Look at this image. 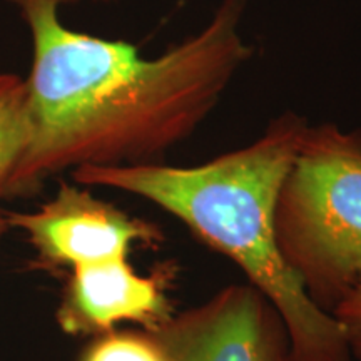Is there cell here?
<instances>
[{
  "mask_svg": "<svg viewBox=\"0 0 361 361\" xmlns=\"http://www.w3.org/2000/svg\"><path fill=\"white\" fill-rule=\"evenodd\" d=\"M274 234L313 303L331 313L361 274V130L306 128L279 191Z\"/></svg>",
  "mask_w": 361,
  "mask_h": 361,
  "instance_id": "cell-3",
  "label": "cell"
},
{
  "mask_svg": "<svg viewBox=\"0 0 361 361\" xmlns=\"http://www.w3.org/2000/svg\"><path fill=\"white\" fill-rule=\"evenodd\" d=\"M32 37L27 142L6 200L80 166L156 162L196 133L252 56L246 0H223L200 32L146 59L134 44L67 27L78 0H7Z\"/></svg>",
  "mask_w": 361,
  "mask_h": 361,
  "instance_id": "cell-1",
  "label": "cell"
},
{
  "mask_svg": "<svg viewBox=\"0 0 361 361\" xmlns=\"http://www.w3.org/2000/svg\"><path fill=\"white\" fill-rule=\"evenodd\" d=\"M168 361H293L286 328L251 284H233L154 329Z\"/></svg>",
  "mask_w": 361,
  "mask_h": 361,
  "instance_id": "cell-5",
  "label": "cell"
},
{
  "mask_svg": "<svg viewBox=\"0 0 361 361\" xmlns=\"http://www.w3.org/2000/svg\"><path fill=\"white\" fill-rule=\"evenodd\" d=\"M92 2H112V0H92Z\"/></svg>",
  "mask_w": 361,
  "mask_h": 361,
  "instance_id": "cell-10",
  "label": "cell"
},
{
  "mask_svg": "<svg viewBox=\"0 0 361 361\" xmlns=\"http://www.w3.org/2000/svg\"><path fill=\"white\" fill-rule=\"evenodd\" d=\"M8 226L25 234L39 264L49 269L128 258L134 245L162 241L156 224L129 216L78 183H62L37 209L8 213Z\"/></svg>",
  "mask_w": 361,
  "mask_h": 361,
  "instance_id": "cell-4",
  "label": "cell"
},
{
  "mask_svg": "<svg viewBox=\"0 0 361 361\" xmlns=\"http://www.w3.org/2000/svg\"><path fill=\"white\" fill-rule=\"evenodd\" d=\"M80 361H168L154 333L114 331L96 336Z\"/></svg>",
  "mask_w": 361,
  "mask_h": 361,
  "instance_id": "cell-8",
  "label": "cell"
},
{
  "mask_svg": "<svg viewBox=\"0 0 361 361\" xmlns=\"http://www.w3.org/2000/svg\"><path fill=\"white\" fill-rule=\"evenodd\" d=\"M331 314L341 324L353 360L361 361V274L351 290L331 310Z\"/></svg>",
  "mask_w": 361,
  "mask_h": 361,
  "instance_id": "cell-9",
  "label": "cell"
},
{
  "mask_svg": "<svg viewBox=\"0 0 361 361\" xmlns=\"http://www.w3.org/2000/svg\"><path fill=\"white\" fill-rule=\"evenodd\" d=\"M173 314L162 278L141 276L119 258L71 269L56 318L67 335L101 336L121 323L154 331Z\"/></svg>",
  "mask_w": 361,
  "mask_h": 361,
  "instance_id": "cell-6",
  "label": "cell"
},
{
  "mask_svg": "<svg viewBox=\"0 0 361 361\" xmlns=\"http://www.w3.org/2000/svg\"><path fill=\"white\" fill-rule=\"evenodd\" d=\"M27 96L25 79L12 72L0 74V201L17 168L27 142ZM11 229L8 213L0 206V241Z\"/></svg>",
  "mask_w": 361,
  "mask_h": 361,
  "instance_id": "cell-7",
  "label": "cell"
},
{
  "mask_svg": "<svg viewBox=\"0 0 361 361\" xmlns=\"http://www.w3.org/2000/svg\"><path fill=\"white\" fill-rule=\"evenodd\" d=\"M308 126L286 112L255 142L204 164L80 166L72 179L144 197L228 256L276 310L293 361H355L341 324L313 303L284 263L274 234L279 191Z\"/></svg>",
  "mask_w": 361,
  "mask_h": 361,
  "instance_id": "cell-2",
  "label": "cell"
}]
</instances>
